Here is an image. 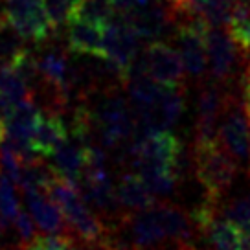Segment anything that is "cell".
I'll return each mask as SVG.
<instances>
[{
  "label": "cell",
  "instance_id": "6da1fadb",
  "mask_svg": "<svg viewBox=\"0 0 250 250\" xmlns=\"http://www.w3.org/2000/svg\"><path fill=\"white\" fill-rule=\"evenodd\" d=\"M193 158H195L197 180L211 197L221 201L223 193L232 184L239 166L225 151L217 138L208 142H195Z\"/></svg>",
  "mask_w": 250,
  "mask_h": 250
},
{
  "label": "cell",
  "instance_id": "7a4b0ae2",
  "mask_svg": "<svg viewBox=\"0 0 250 250\" xmlns=\"http://www.w3.org/2000/svg\"><path fill=\"white\" fill-rule=\"evenodd\" d=\"M217 140L235 164L250 169V138L249 118L243 100L234 94H225L223 109L217 120Z\"/></svg>",
  "mask_w": 250,
  "mask_h": 250
},
{
  "label": "cell",
  "instance_id": "3957f363",
  "mask_svg": "<svg viewBox=\"0 0 250 250\" xmlns=\"http://www.w3.org/2000/svg\"><path fill=\"white\" fill-rule=\"evenodd\" d=\"M203 39L208 72L219 83L227 81L234 74L237 62H247V52L235 42L227 26L206 28Z\"/></svg>",
  "mask_w": 250,
  "mask_h": 250
},
{
  "label": "cell",
  "instance_id": "277c9868",
  "mask_svg": "<svg viewBox=\"0 0 250 250\" xmlns=\"http://www.w3.org/2000/svg\"><path fill=\"white\" fill-rule=\"evenodd\" d=\"M4 19L30 42H42L54 31L42 8V0H4Z\"/></svg>",
  "mask_w": 250,
  "mask_h": 250
},
{
  "label": "cell",
  "instance_id": "5b68a950",
  "mask_svg": "<svg viewBox=\"0 0 250 250\" xmlns=\"http://www.w3.org/2000/svg\"><path fill=\"white\" fill-rule=\"evenodd\" d=\"M88 142L86 136L76 131H68L66 138L46 156L48 166L61 179L78 184L88 160Z\"/></svg>",
  "mask_w": 250,
  "mask_h": 250
},
{
  "label": "cell",
  "instance_id": "8992f818",
  "mask_svg": "<svg viewBox=\"0 0 250 250\" xmlns=\"http://www.w3.org/2000/svg\"><path fill=\"white\" fill-rule=\"evenodd\" d=\"M146 76L164 86L184 85V70L177 50L167 42H149L146 50H140Z\"/></svg>",
  "mask_w": 250,
  "mask_h": 250
},
{
  "label": "cell",
  "instance_id": "52a82bcc",
  "mask_svg": "<svg viewBox=\"0 0 250 250\" xmlns=\"http://www.w3.org/2000/svg\"><path fill=\"white\" fill-rule=\"evenodd\" d=\"M204 30L203 22H188L180 24L173 39L177 42V54L182 62V70L186 76L193 79L203 78L208 66H206V50H204Z\"/></svg>",
  "mask_w": 250,
  "mask_h": 250
},
{
  "label": "cell",
  "instance_id": "ba28073f",
  "mask_svg": "<svg viewBox=\"0 0 250 250\" xmlns=\"http://www.w3.org/2000/svg\"><path fill=\"white\" fill-rule=\"evenodd\" d=\"M24 203L30 208V215L35 227L42 235H64L70 239V232L59 206L46 195L42 189H26L22 191Z\"/></svg>",
  "mask_w": 250,
  "mask_h": 250
},
{
  "label": "cell",
  "instance_id": "9c48e42d",
  "mask_svg": "<svg viewBox=\"0 0 250 250\" xmlns=\"http://www.w3.org/2000/svg\"><path fill=\"white\" fill-rule=\"evenodd\" d=\"M225 90L219 85H208L199 96L195 142H208L217 138V120L225 102Z\"/></svg>",
  "mask_w": 250,
  "mask_h": 250
},
{
  "label": "cell",
  "instance_id": "30bf717a",
  "mask_svg": "<svg viewBox=\"0 0 250 250\" xmlns=\"http://www.w3.org/2000/svg\"><path fill=\"white\" fill-rule=\"evenodd\" d=\"M68 134V127L64 125L59 112L41 110L39 120L35 124V131L31 136V149L35 155L46 158Z\"/></svg>",
  "mask_w": 250,
  "mask_h": 250
},
{
  "label": "cell",
  "instance_id": "8fae6325",
  "mask_svg": "<svg viewBox=\"0 0 250 250\" xmlns=\"http://www.w3.org/2000/svg\"><path fill=\"white\" fill-rule=\"evenodd\" d=\"M68 46L79 55H103V24L70 17L66 22Z\"/></svg>",
  "mask_w": 250,
  "mask_h": 250
},
{
  "label": "cell",
  "instance_id": "7c38bea8",
  "mask_svg": "<svg viewBox=\"0 0 250 250\" xmlns=\"http://www.w3.org/2000/svg\"><path fill=\"white\" fill-rule=\"evenodd\" d=\"M206 243V250H245L241 232L228 223L219 211L197 230Z\"/></svg>",
  "mask_w": 250,
  "mask_h": 250
},
{
  "label": "cell",
  "instance_id": "4fadbf2b",
  "mask_svg": "<svg viewBox=\"0 0 250 250\" xmlns=\"http://www.w3.org/2000/svg\"><path fill=\"white\" fill-rule=\"evenodd\" d=\"M114 193H116L120 208L125 213L146 210L156 201L136 173H125L120 179V182L114 186Z\"/></svg>",
  "mask_w": 250,
  "mask_h": 250
},
{
  "label": "cell",
  "instance_id": "5bb4252c",
  "mask_svg": "<svg viewBox=\"0 0 250 250\" xmlns=\"http://www.w3.org/2000/svg\"><path fill=\"white\" fill-rule=\"evenodd\" d=\"M35 68L39 72L42 81H46L48 85L57 88L62 92L68 100V70H70V62L66 59V55L59 50H50L41 54L37 59H33Z\"/></svg>",
  "mask_w": 250,
  "mask_h": 250
},
{
  "label": "cell",
  "instance_id": "9a60e30c",
  "mask_svg": "<svg viewBox=\"0 0 250 250\" xmlns=\"http://www.w3.org/2000/svg\"><path fill=\"white\" fill-rule=\"evenodd\" d=\"M19 211H21V201L15 191V184L0 171V219L4 227L13 223Z\"/></svg>",
  "mask_w": 250,
  "mask_h": 250
},
{
  "label": "cell",
  "instance_id": "2e32d148",
  "mask_svg": "<svg viewBox=\"0 0 250 250\" xmlns=\"http://www.w3.org/2000/svg\"><path fill=\"white\" fill-rule=\"evenodd\" d=\"M219 215H223L228 223H232L241 234L250 232V193L225 204Z\"/></svg>",
  "mask_w": 250,
  "mask_h": 250
},
{
  "label": "cell",
  "instance_id": "e0dca14e",
  "mask_svg": "<svg viewBox=\"0 0 250 250\" xmlns=\"http://www.w3.org/2000/svg\"><path fill=\"white\" fill-rule=\"evenodd\" d=\"M21 167L22 162L13 149L9 147V144L6 140L0 142V171L4 173L13 184L19 182L21 179Z\"/></svg>",
  "mask_w": 250,
  "mask_h": 250
},
{
  "label": "cell",
  "instance_id": "ac0fdd59",
  "mask_svg": "<svg viewBox=\"0 0 250 250\" xmlns=\"http://www.w3.org/2000/svg\"><path fill=\"white\" fill-rule=\"evenodd\" d=\"M13 225H15L17 235H19V245L17 247L22 249L37 237V227H35V223H33V219L28 211H19L17 217L13 219Z\"/></svg>",
  "mask_w": 250,
  "mask_h": 250
},
{
  "label": "cell",
  "instance_id": "d6986e66",
  "mask_svg": "<svg viewBox=\"0 0 250 250\" xmlns=\"http://www.w3.org/2000/svg\"><path fill=\"white\" fill-rule=\"evenodd\" d=\"M68 237L64 235H37L22 250H66Z\"/></svg>",
  "mask_w": 250,
  "mask_h": 250
},
{
  "label": "cell",
  "instance_id": "ffe728a7",
  "mask_svg": "<svg viewBox=\"0 0 250 250\" xmlns=\"http://www.w3.org/2000/svg\"><path fill=\"white\" fill-rule=\"evenodd\" d=\"M243 105H245V112L249 118V138H250V68L245 64V72H243Z\"/></svg>",
  "mask_w": 250,
  "mask_h": 250
},
{
  "label": "cell",
  "instance_id": "44dd1931",
  "mask_svg": "<svg viewBox=\"0 0 250 250\" xmlns=\"http://www.w3.org/2000/svg\"><path fill=\"white\" fill-rule=\"evenodd\" d=\"M92 250H136L133 247H127V245H118V243H110L107 239H103L100 245L92 247Z\"/></svg>",
  "mask_w": 250,
  "mask_h": 250
},
{
  "label": "cell",
  "instance_id": "7402d4cb",
  "mask_svg": "<svg viewBox=\"0 0 250 250\" xmlns=\"http://www.w3.org/2000/svg\"><path fill=\"white\" fill-rule=\"evenodd\" d=\"M2 230H4V223H2V219H0V243H2Z\"/></svg>",
  "mask_w": 250,
  "mask_h": 250
},
{
  "label": "cell",
  "instance_id": "603a6c76",
  "mask_svg": "<svg viewBox=\"0 0 250 250\" xmlns=\"http://www.w3.org/2000/svg\"><path fill=\"white\" fill-rule=\"evenodd\" d=\"M8 250H22L21 247H15V249H8Z\"/></svg>",
  "mask_w": 250,
  "mask_h": 250
}]
</instances>
